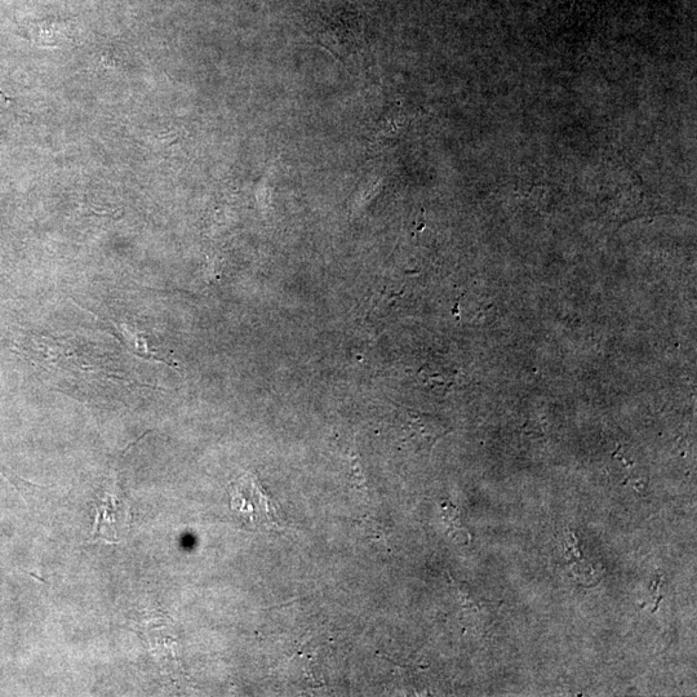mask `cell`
<instances>
[{"instance_id":"7a4b0ae2","label":"cell","mask_w":697,"mask_h":697,"mask_svg":"<svg viewBox=\"0 0 697 697\" xmlns=\"http://www.w3.org/2000/svg\"><path fill=\"white\" fill-rule=\"evenodd\" d=\"M394 425L399 445L414 452H432L435 443L450 433L438 417L405 407L398 408Z\"/></svg>"},{"instance_id":"3957f363","label":"cell","mask_w":697,"mask_h":697,"mask_svg":"<svg viewBox=\"0 0 697 697\" xmlns=\"http://www.w3.org/2000/svg\"><path fill=\"white\" fill-rule=\"evenodd\" d=\"M443 512H445L447 525L450 526L451 530H454V535L457 536V534H464L465 530L463 526H461L459 516H457L454 505H443Z\"/></svg>"},{"instance_id":"277c9868","label":"cell","mask_w":697,"mask_h":697,"mask_svg":"<svg viewBox=\"0 0 697 697\" xmlns=\"http://www.w3.org/2000/svg\"><path fill=\"white\" fill-rule=\"evenodd\" d=\"M0 474H2L3 477H6L8 481H10L12 485L17 488V490H26V488L35 487L33 483H30L28 481H25V479L20 478L19 475L11 472V470L7 469L6 466L0 465Z\"/></svg>"},{"instance_id":"6da1fadb","label":"cell","mask_w":697,"mask_h":697,"mask_svg":"<svg viewBox=\"0 0 697 697\" xmlns=\"http://www.w3.org/2000/svg\"><path fill=\"white\" fill-rule=\"evenodd\" d=\"M230 509L244 526L257 531L282 527L281 509L266 492L257 474L248 472L228 487Z\"/></svg>"}]
</instances>
